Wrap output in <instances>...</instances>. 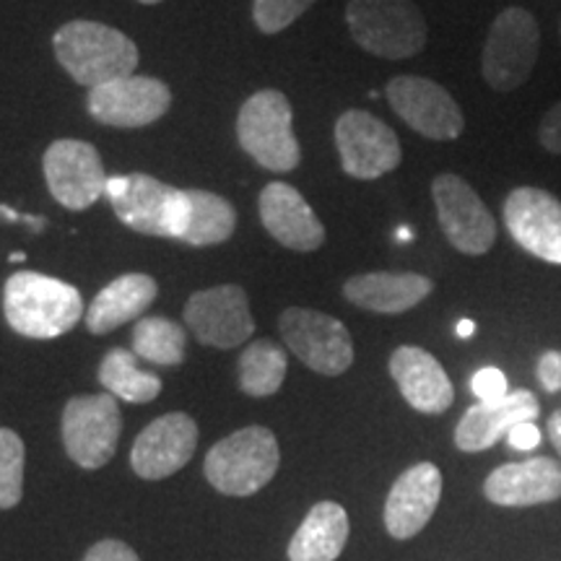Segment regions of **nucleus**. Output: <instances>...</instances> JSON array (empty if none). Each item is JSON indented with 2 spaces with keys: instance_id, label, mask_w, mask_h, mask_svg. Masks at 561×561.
<instances>
[{
  "instance_id": "4c0bfd02",
  "label": "nucleus",
  "mask_w": 561,
  "mask_h": 561,
  "mask_svg": "<svg viewBox=\"0 0 561 561\" xmlns=\"http://www.w3.org/2000/svg\"><path fill=\"white\" fill-rule=\"evenodd\" d=\"M455 333H458V339H471L476 333V322L473 320H460L458 328H455Z\"/></svg>"
},
{
  "instance_id": "2f4dec72",
  "label": "nucleus",
  "mask_w": 561,
  "mask_h": 561,
  "mask_svg": "<svg viewBox=\"0 0 561 561\" xmlns=\"http://www.w3.org/2000/svg\"><path fill=\"white\" fill-rule=\"evenodd\" d=\"M473 396L479 398V403H500L510 396L507 377H504L502 369L496 367H483L473 375L471 380Z\"/></svg>"
},
{
  "instance_id": "58836bf2",
  "label": "nucleus",
  "mask_w": 561,
  "mask_h": 561,
  "mask_svg": "<svg viewBox=\"0 0 561 561\" xmlns=\"http://www.w3.org/2000/svg\"><path fill=\"white\" fill-rule=\"evenodd\" d=\"M0 216H3L5 221H26V216H21L19 210H13L9 206H0Z\"/></svg>"
},
{
  "instance_id": "ea45409f",
  "label": "nucleus",
  "mask_w": 561,
  "mask_h": 561,
  "mask_svg": "<svg viewBox=\"0 0 561 561\" xmlns=\"http://www.w3.org/2000/svg\"><path fill=\"white\" fill-rule=\"evenodd\" d=\"M396 237H398V242H409V240H413V231L411 229H405V227H401L396 231Z\"/></svg>"
},
{
  "instance_id": "72a5a7b5",
  "label": "nucleus",
  "mask_w": 561,
  "mask_h": 561,
  "mask_svg": "<svg viewBox=\"0 0 561 561\" xmlns=\"http://www.w3.org/2000/svg\"><path fill=\"white\" fill-rule=\"evenodd\" d=\"M83 561H140L138 553L130 549L128 543L115 541V538H107V541L94 543L87 551Z\"/></svg>"
},
{
  "instance_id": "f8f14e48",
  "label": "nucleus",
  "mask_w": 561,
  "mask_h": 561,
  "mask_svg": "<svg viewBox=\"0 0 561 561\" xmlns=\"http://www.w3.org/2000/svg\"><path fill=\"white\" fill-rule=\"evenodd\" d=\"M385 91L398 117L424 138L455 140L466 128L460 104L437 81L424 76H396Z\"/></svg>"
},
{
  "instance_id": "20e7f679",
  "label": "nucleus",
  "mask_w": 561,
  "mask_h": 561,
  "mask_svg": "<svg viewBox=\"0 0 561 561\" xmlns=\"http://www.w3.org/2000/svg\"><path fill=\"white\" fill-rule=\"evenodd\" d=\"M346 24L362 50L388 60L419 55L430 34L413 0H348Z\"/></svg>"
},
{
  "instance_id": "e433bc0d",
  "label": "nucleus",
  "mask_w": 561,
  "mask_h": 561,
  "mask_svg": "<svg viewBox=\"0 0 561 561\" xmlns=\"http://www.w3.org/2000/svg\"><path fill=\"white\" fill-rule=\"evenodd\" d=\"M546 432H549L551 445L557 447V453L561 455V409L557 413H551L549 424H546Z\"/></svg>"
},
{
  "instance_id": "a878e982",
  "label": "nucleus",
  "mask_w": 561,
  "mask_h": 561,
  "mask_svg": "<svg viewBox=\"0 0 561 561\" xmlns=\"http://www.w3.org/2000/svg\"><path fill=\"white\" fill-rule=\"evenodd\" d=\"M346 510L335 502H318L294 533L289 561H335L346 549Z\"/></svg>"
},
{
  "instance_id": "6ab92c4d",
  "label": "nucleus",
  "mask_w": 561,
  "mask_h": 561,
  "mask_svg": "<svg viewBox=\"0 0 561 561\" xmlns=\"http://www.w3.org/2000/svg\"><path fill=\"white\" fill-rule=\"evenodd\" d=\"M261 219L273 240L297 252H314L325 244V227L297 187L271 182L261 193Z\"/></svg>"
},
{
  "instance_id": "c85d7f7f",
  "label": "nucleus",
  "mask_w": 561,
  "mask_h": 561,
  "mask_svg": "<svg viewBox=\"0 0 561 561\" xmlns=\"http://www.w3.org/2000/svg\"><path fill=\"white\" fill-rule=\"evenodd\" d=\"M187 333L170 318H140L133 328V354L159 367H180L185 362Z\"/></svg>"
},
{
  "instance_id": "393cba45",
  "label": "nucleus",
  "mask_w": 561,
  "mask_h": 561,
  "mask_svg": "<svg viewBox=\"0 0 561 561\" xmlns=\"http://www.w3.org/2000/svg\"><path fill=\"white\" fill-rule=\"evenodd\" d=\"M237 229V210L227 198L208 191H182V206L174 240L210 248L227 242Z\"/></svg>"
},
{
  "instance_id": "bb28decb",
  "label": "nucleus",
  "mask_w": 561,
  "mask_h": 561,
  "mask_svg": "<svg viewBox=\"0 0 561 561\" xmlns=\"http://www.w3.org/2000/svg\"><path fill=\"white\" fill-rule=\"evenodd\" d=\"M100 382L110 396L128 403H151L161 392V380L153 371L138 367L133 351L112 348L100 364Z\"/></svg>"
},
{
  "instance_id": "7c9ffc66",
  "label": "nucleus",
  "mask_w": 561,
  "mask_h": 561,
  "mask_svg": "<svg viewBox=\"0 0 561 561\" xmlns=\"http://www.w3.org/2000/svg\"><path fill=\"white\" fill-rule=\"evenodd\" d=\"M314 0H255L252 19L263 34H278L291 26Z\"/></svg>"
},
{
  "instance_id": "a211bd4d",
  "label": "nucleus",
  "mask_w": 561,
  "mask_h": 561,
  "mask_svg": "<svg viewBox=\"0 0 561 561\" xmlns=\"http://www.w3.org/2000/svg\"><path fill=\"white\" fill-rule=\"evenodd\" d=\"M442 496V473L434 462H416L392 483L385 502V528L405 541L426 528Z\"/></svg>"
},
{
  "instance_id": "1a4fd4ad",
  "label": "nucleus",
  "mask_w": 561,
  "mask_h": 561,
  "mask_svg": "<svg viewBox=\"0 0 561 561\" xmlns=\"http://www.w3.org/2000/svg\"><path fill=\"white\" fill-rule=\"evenodd\" d=\"M104 198L112 203L125 227L146 237L174 240L182 206L180 187L167 185L151 174H128V178H107Z\"/></svg>"
},
{
  "instance_id": "f704fd0d",
  "label": "nucleus",
  "mask_w": 561,
  "mask_h": 561,
  "mask_svg": "<svg viewBox=\"0 0 561 561\" xmlns=\"http://www.w3.org/2000/svg\"><path fill=\"white\" fill-rule=\"evenodd\" d=\"M538 382L543 385L546 392L561 390V351H546L538 359Z\"/></svg>"
},
{
  "instance_id": "9d476101",
  "label": "nucleus",
  "mask_w": 561,
  "mask_h": 561,
  "mask_svg": "<svg viewBox=\"0 0 561 561\" xmlns=\"http://www.w3.org/2000/svg\"><path fill=\"white\" fill-rule=\"evenodd\" d=\"M442 234L462 255H486L496 242V221L479 193L458 174H439L432 182Z\"/></svg>"
},
{
  "instance_id": "dca6fc26",
  "label": "nucleus",
  "mask_w": 561,
  "mask_h": 561,
  "mask_svg": "<svg viewBox=\"0 0 561 561\" xmlns=\"http://www.w3.org/2000/svg\"><path fill=\"white\" fill-rule=\"evenodd\" d=\"M512 240L538 261L561 265V201L543 187H515L504 201Z\"/></svg>"
},
{
  "instance_id": "0eeeda50",
  "label": "nucleus",
  "mask_w": 561,
  "mask_h": 561,
  "mask_svg": "<svg viewBox=\"0 0 561 561\" xmlns=\"http://www.w3.org/2000/svg\"><path fill=\"white\" fill-rule=\"evenodd\" d=\"M123 432V413L110 392L70 398L62 411V445L76 466L96 471L107 466Z\"/></svg>"
},
{
  "instance_id": "79ce46f5",
  "label": "nucleus",
  "mask_w": 561,
  "mask_h": 561,
  "mask_svg": "<svg viewBox=\"0 0 561 561\" xmlns=\"http://www.w3.org/2000/svg\"><path fill=\"white\" fill-rule=\"evenodd\" d=\"M138 3H146V5H153V3H161V0H138Z\"/></svg>"
},
{
  "instance_id": "f3484780",
  "label": "nucleus",
  "mask_w": 561,
  "mask_h": 561,
  "mask_svg": "<svg viewBox=\"0 0 561 561\" xmlns=\"http://www.w3.org/2000/svg\"><path fill=\"white\" fill-rule=\"evenodd\" d=\"M198 447V424L187 413H164L138 434L130 466L146 481L170 479L185 468Z\"/></svg>"
},
{
  "instance_id": "b1692460",
  "label": "nucleus",
  "mask_w": 561,
  "mask_h": 561,
  "mask_svg": "<svg viewBox=\"0 0 561 561\" xmlns=\"http://www.w3.org/2000/svg\"><path fill=\"white\" fill-rule=\"evenodd\" d=\"M159 297V284L146 273H125L96 294L87 310L89 333L104 335L117 331L125 322L138 320L153 299Z\"/></svg>"
},
{
  "instance_id": "c756f323",
  "label": "nucleus",
  "mask_w": 561,
  "mask_h": 561,
  "mask_svg": "<svg viewBox=\"0 0 561 561\" xmlns=\"http://www.w3.org/2000/svg\"><path fill=\"white\" fill-rule=\"evenodd\" d=\"M24 442L0 426V510H13L24 496Z\"/></svg>"
},
{
  "instance_id": "ddd939ff",
  "label": "nucleus",
  "mask_w": 561,
  "mask_h": 561,
  "mask_svg": "<svg viewBox=\"0 0 561 561\" xmlns=\"http://www.w3.org/2000/svg\"><path fill=\"white\" fill-rule=\"evenodd\" d=\"M42 167H45V180L53 198L68 210L91 208L107 187L100 151L87 140H55L45 151Z\"/></svg>"
},
{
  "instance_id": "f03ea898",
  "label": "nucleus",
  "mask_w": 561,
  "mask_h": 561,
  "mask_svg": "<svg viewBox=\"0 0 561 561\" xmlns=\"http://www.w3.org/2000/svg\"><path fill=\"white\" fill-rule=\"evenodd\" d=\"M55 58L81 87L96 89L128 79L138 68V47L128 34L100 21H68L53 37Z\"/></svg>"
},
{
  "instance_id": "423d86ee",
  "label": "nucleus",
  "mask_w": 561,
  "mask_h": 561,
  "mask_svg": "<svg viewBox=\"0 0 561 561\" xmlns=\"http://www.w3.org/2000/svg\"><path fill=\"white\" fill-rule=\"evenodd\" d=\"M541 50L538 21L528 9L512 5L491 21L483 45L481 70L494 91H515L533 76Z\"/></svg>"
},
{
  "instance_id": "7ed1b4c3",
  "label": "nucleus",
  "mask_w": 561,
  "mask_h": 561,
  "mask_svg": "<svg viewBox=\"0 0 561 561\" xmlns=\"http://www.w3.org/2000/svg\"><path fill=\"white\" fill-rule=\"evenodd\" d=\"M276 434L265 426H244L216 442L203 462L210 486L227 496H252L268 486L278 471Z\"/></svg>"
},
{
  "instance_id": "39448f33",
  "label": "nucleus",
  "mask_w": 561,
  "mask_h": 561,
  "mask_svg": "<svg viewBox=\"0 0 561 561\" xmlns=\"http://www.w3.org/2000/svg\"><path fill=\"white\" fill-rule=\"evenodd\" d=\"M291 117V104L280 91H257L242 104L237 117L240 146L265 170L294 172L301 161V149L294 136Z\"/></svg>"
},
{
  "instance_id": "cd10ccee",
  "label": "nucleus",
  "mask_w": 561,
  "mask_h": 561,
  "mask_svg": "<svg viewBox=\"0 0 561 561\" xmlns=\"http://www.w3.org/2000/svg\"><path fill=\"white\" fill-rule=\"evenodd\" d=\"M286 351L268 339L250 343L240 356V388L252 398H268L286 380Z\"/></svg>"
},
{
  "instance_id": "412c9836",
  "label": "nucleus",
  "mask_w": 561,
  "mask_h": 561,
  "mask_svg": "<svg viewBox=\"0 0 561 561\" xmlns=\"http://www.w3.org/2000/svg\"><path fill=\"white\" fill-rule=\"evenodd\" d=\"M483 494L500 507H533L561 500V462L551 458H528L491 471Z\"/></svg>"
},
{
  "instance_id": "c9c22d12",
  "label": "nucleus",
  "mask_w": 561,
  "mask_h": 561,
  "mask_svg": "<svg viewBox=\"0 0 561 561\" xmlns=\"http://www.w3.org/2000/svg\"><path fill=\"white\" fill-rule=\"evenodd\" d=\"M507 445L512 450H520V453L536 450V447L541 445V430L536 426V421H523V424H517L515 430H510Z\"/></svg>"
},
{
  "instance_id": "6e6552de",
  "label": "nucleus",
  "mask_w": 561,
  "mask_h": 561,
  "mask_svg": "<svg viewBox=\"0 0 561 561\" xmlns=\"http://www.w3.org/2000/svg\"><path fill=\"white\" fill-rule=\"evenodd\" d=\"M278 328L291 354L318 375L339 377L354 364V341L348 328L331 314L289 307L280 314Z\"/></svg>"
},
{
  "instance_id": "473e14b6",
  "label": "nucleus",
  "mask_w": 561,
  "mask_h": 561,
  "mask_svg": "<svg viewBox=\"0 0 561 561\" xmlns=\"http://www.w3.org/2000/svg\"><path fill=\"white\" fill-rule=\"evenodd\" d=\"M538 140L546 151L561 157V100L543 115L541 125H538Z\"/></svg>"
},
{
  "instance_id": "a19ab883",
  "label": "nucleus",
  "mask_w": 561,
  "mask_h": 561,
  "mask_svg": "<svg viewBox=\"0 0 561 561\" xmlns=\"http://www.w3.org/2000/svg\"><path fill=\"white\" fill-rule=\"evenodd\" d=\"M24 252H13V255H11V263H21V261H24Z\"/></svg>"
},
{
  "instance_id": "aec40b11",
  "label": "nucleus",
  "mask_w": 561,
  "mask_h": 561,
  "mask_svg": "<svg viewBox=\"0 0 561 561\" xmlns=\"http://www.w3.org/2000/svg\"><path fill=\"white\" fill-rule=\"evenodd\" d=\"M390 375L413 411L437 416L455 401L450 377L430 351L419 346L396 348L390 356Z\"/></svg>"
},
{
  "instance_id": "5701e85b",
  "label": "nucleus",
  "mask_w": 561,
  "mask_h": 561,
  "mask_svg": "<svg viewBox=\"0 0 561 561\" xmlns=\"http://www.w3.org/2000/svg\"><path fill=\"white\" fill-rule=\"evenodd\" d=\"M434 284L421 273H362L343 284V297L362 310L401 314L430 297Z\"/></svg>"
},
{
  "instance_id": "4be33fe9",
  "label": "nucleus",
  "mask_w": 561,
  "mask_h": 561,
  "mask_svg": "<svg viewBox=\"0 0 561 561\" xmlns=\"http://www.w3.org/2000/svg\"><path fill=\"white\" fill-rule=\"evenodd\" d=\"M541 413L530 390H515L500 403H476L462 413L455 430V447L462 453H483L494 447L523 421H536Z\"/></svg>"
},
{
  "instance_id": "f257e3e1",
  "label": "nucleus",
  "mask_w": 561,
  "mask_h": 561,
  "mask_svg": "<svg viewBox=\"0 0 561 561\" xmlns=\"http://www.w3.org/2000/svg\"><path fill=\"white\" fill-rule=\"evenodd\" d=\"M3 312L19 335L50 341L66 335L83 318V299L76 286L34 271H19L5 280Z\"/></svg>"
},
{
  "instance_id": "2eb2a0df",
  "label": "nucleus",
  "mask_w": 561,
  "mask_h": 561,
  "mask_svg": "<svg viewBox=\"0 0 561 561\" xmlns=\"http://www.w3.org/2000/svg\"><path fill=\"white\" fill-rule=\"evenodd\" d=\"M185 325L214 348H237L255 333L248 294L234 284L195 291L185 305Z\"/></svg>"
},
{
  "instance_id": "4468645a",
  "label": "nucleus",
  "mask_w": 561,
  "mask_h": 561,
  "mask_svg": "<svg viewBox=\"0 0 561 561\" xmlns=\"http://www.w3.org/2000/svg\"><path fill=\"white\" fill-rule=\"evenodd\" d=\"M172 107V91L149 76H128L89 91L87 110L96 123L112 128H144Z\"/></svg>"
},
{
  "instance_id": "9b49d317",
  "label": "nucleus",
  "mask_w": 561,
  "mask_h": 561,
  "mask_svg": "<svg viewBox=\"0 0 561 561\" xmlns=\"http://www.w3.org/2000/svg\"><path fill=\"white\" fill-rule=\"evenodd\" d=\"M341 167L354 180H380L398 170L403 151L396 130L364 110L343 112L335 123Z\"/></svg>"
}]
</instances>
